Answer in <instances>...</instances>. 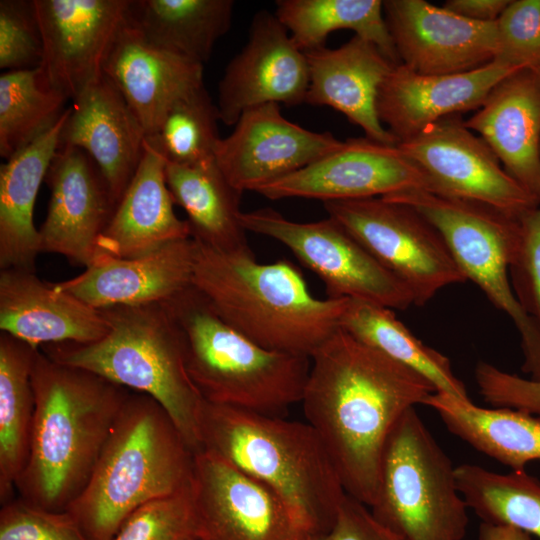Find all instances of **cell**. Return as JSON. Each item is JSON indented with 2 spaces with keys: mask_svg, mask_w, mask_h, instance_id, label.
<instances>
[{
  "mask_svg": "<svg viewBox=\"0 0 540 540\" xmlns=\"http://www.w3.org/2000/svg\"><path fill=\"white\" fill-rule=\"evenodd\" d=\"M301 403L345 492L375 501L384 450L394 427L436 391L415 370L338 328L310 356Z\"/></svg>",
  "mask_w": 540,
  "mask_h": 540,
  "instance_id": "cell-1",
  "label": "cell"
},
{
  "mask_svg": "<svg viewBox=\"0 0 540 540\" xmlns=\"http://www.w3.org/2000/svg\"><path fill=\"white\" fill-rule=\"evenodd\" d=\"M35 408L18 497L65 511L81 494L129 390L95 373L49 358L40 348L32 369Z\"/></svg>",
  "mask_w": 540,
  "mask_h": 540,
  "instance_id": "cell-2",
  "label": "cell"
},
{
  "mask_svg": "<svg viewBox=\"0 0 540 540\" xmlns=\"http://www.w3.org/2000/svg\"><path fill=\"white\" fill-rule=\"evenodd\" d=\"M196 242L192 285L227 324L263 348L310 357L338 328L349 299H319L286 260Z\"/></svg>",
  "mask_w": 540,
  "mask_h": 540,
  "instance_id": "cell-3",
  "label": "cell"
},
{
  "mask_svg": "<svg viewBox=\"0 0 540 540\" xmlns=\"http://www.w3.org/2000/svg\"><path fill=\"white\" fill-rule=\"evenodd\" d=\"M194 451L152 397L130 392L68 511L88 540H111L139 507L187 490Z\"/></svg>",
  "mask_w": 540,
  "mask_h": 540,
  "instance_id": "cell-4",
  "label": "cell"
},
{
  "mask_svg": "<svg viewBox=\"0 0 540 540\" xmlns=\"http://www.w3.org/2000/svg\"><path fill=\"white\" fill-rule=\"evenodd\" d=\"M200 435L201 449L267 485L314 537L331 527L347 493L307 422L204 401Z\"/></svg>",
  "mask_w": 540,
  "mask_h": 540,
  "instance_id": "cell-5",
  "label": "cell"
},
{
  "mask_svg": "<svg viewBox=\"0 0 540 540\" xmlns=\"http://www.w3.org/2000/svg\"><path fill=\"white\" fill-rule=\"evenodd\" d=\"M100 310L109 325L101 339L40 349L56 362L152 397L169 414L190 448L200 450L204 400L187 372L183 340L164 302Z\"/></svg>",
  "mask_w": 540,
  "mask_h": 540,
  "instance_id": "cell-6",
  "label": "cell"
},
{
  "mask_svg": "<svg viewBox=\"0 0 540 540\" xmlns=\"http://www.w3.org/2000/svg\"><path fill=\"white\" fill-rule=\"evenodd\" d=\"M164 304L181 334L187 372L205 402L279 417L301 402L310 357L254 343L222 320L193 285Z\"/></svg>",
  "mask_w": 540,
  "mask_h": 540,
  "instance_id": "cell-7",
  "label": "cell"
},
{
  "mask_svg": "<svg viewBox=\"0 0 540 540\" xmlns=\"http://www.w3.org/2000/svg\"><path fill=\"white\" fill-rule=\"evenodd\" d=\"M468 509L450 458L409 409L387 441L372 515L402 540H462Z\"/></svg>",
  "mask_w": 540,
  "mask_h": 540,
  "instance_id": "cell-8",
  "label": "cell"
},
{
  "mask_svg": "<svg viewBox=\"0 0 540 540\" xmlns=\"http://www.w3.org/2000/svg\"><path fill=\"white\" fill-rule=\"evenodd\" d=\"M383 198L412 207L439 231L466 280L474 282L512 320L521 338L522 371L540 381V333L518 303L509 278L520 218L488 205L425 190Z\"/></svg>",
  "mask_w": 540,
  "mask_h": 540,
  "instance_id": "cell-9",
  "label": "cell"
},
{
  "mask_svg": "<svg viewBox=\"0 0 540 540\" xmlns=\"http://www.w3.org/2000/svg\"><path fill=\"white\" fill-rule=\"evenodd\" d=\"M324 208L408 288L414 305L466 281L439 231L412 207L371 197L324 202Z\"/></svg>",
  "mask_w": 540,
  "mask_h": 540,
  "instance_id": "cell-10",
  "label": "cell"
},
{
  "mask_svg": "<svg viewBox=\"0 0 540 540\" xmlns=\"http://www.w3.org/2000/svg\"><path fill=\"white\" fill-rule=\"evenodd\" d=\"M246 232L272 238L325 284L328 298L352 299L389 309L414 305L408 288L331 217L295 222L272 208L241 212Z\"/></svg>",
  "mask_w": 540,
  "mask_h": 540,
  "instance_id": "cell-11",
  "label": "cell"
},
{
  "mask_svg": "<svg viewBox=\"0 0 540 540\" xmlns=\"http://www.w3.org/2000/svg\"><path fill=\"white\" fill-rule=\"evenodd\" d=\"M397 146L424 173L429 192L488 205L517 218L540 205L460 115L442 118Z\"/></svg>",
  "mask_w": 540,
  "mask_h": 540,
  "instance_id": "cell-12",
  "label": "cell"
},
{
  "mask_svg": "<svg viewBox=\"0 0 540 540\" xmlns=\"http://www.w3.org/2000/svg\"><path fill=\"white\" fill-rule=\"evenodd\" d=\"M196 540H314L267 485L212 452L194 453Z\"/></svg>",
  "mask_w": 540,
  "mask_h": 540,
  "instance_id": "cell-13",
  "label": "cell"
},
{
  "mask_svg": "<svg viewBox=\"0 0 540 540\" xmlns=\"http://www.w3.org/2000/svg\"><path fill=\"white\" fill-rule=\"evenodd\" d=\"M429 191L422 171L397 145L367 137L350 138L308 166L256 190L270 199H319L324 202L385 197Z\"/></svg>",
  "mask_w": 540,
  "mask_h": 540,
  "instance_id": "cell-14",
  "label": "cell"
},
{
  "mask_svg": "<svg viewBox=\"0 0 540 540\" xmlns=\"http://www.w3.org/2000/svg\"><path fill=\"white\" fill-rule=\"evenodd\" d=\"M46 83L73 100L103 73L130 0H33Z\"/></svg>",
  "mask_w": 540,
  "mask_h": 540,
  "instance_id": "cell-15",
  "label": "cell"
},
{
  "mask_svg": "<svg viewBox=\"0 0 540 540\" xmlns=\"http://www.w3.org/2000/svg\"><path fill=\"white\" fill-rule=\"evenodd\" d=\"M342 143L330 132L311 131L289 121L279 104L270 103L242 113L232 133L217 143L214 160L236 190L256 192Z\"/></svg>",
  "mask_w": 540,
  "mask_h": 540,
  "instance_id": "cell-16",
  "label": "cell"
},
{
  "mask_svg": "<svg viewBox=\"0 0 540 540\" xmlns=\"http://www.w3.org/2000/svg\"><path fill=\"white\" fill-rule=\"evenodd\" d=\"M309 86L305 52L274 13L258 11L248 40L229 62L218 85L220 121L235 125L242 113L264 104L305 102Z\"/></svg>",
  "mask_w": 540,
  "mask_h": 540,
  "instance_id": "cell-17",
  "label": "cell"
},
{
  "mask_svg": "<svg viewBox=\"0 0 540 540\" xmlns=\"http://www.w3.org/2000/svg\"><path fill=\"white\" fill-rule=\"evenodd\" d=\"M400 64L419 74L468 72L493 61L495 22H477L425 0L383 1Z\"/></svg>",
  "mask_w": 540,
  "mask_h": 540,
  "instance_id": "cell-18",
  "label": "cell"
},
{
  "mask_svg": "<svg viewBox=\"0 0 540 540\" xmlns=\"http://www.w3.org/2000/svg\"><path fill=\"white\" fill-rule=\"evenodd\" d=\"M45 182L50 199L38 229L41 252L62 255L74 265L90 266L117 206L104 176L84 150L59 146Z\"/></svg>",
  "mask_w": 540,
  "mask_h": 540,
  "instance_id": "cell-19",
  "label": "cell"
},
{
  "mask_svg": "<svg viewBox=\"0 0 540 540\" xmlns=\"http://www.w3.org/2000/svg\"><path fill=\"white\" fill-rule=\"evenodd\" d=\"M59 146L84 150L118 204L144 153L145 130L111 80L102 73L72 100Z\"/></svg>",
  "mask_w": 540,
  "mask_h": 540,
  "instance_id": "cell-20",
  "label": "cell"
},
{
  "mask_svg": "<svg viewBox=\"0 0 540 540\" xmlns=\"http://www.w3.org/2000/svg\"><path fill=\"white\" fill-rule=\"evenodd\" d=\"M195 256L190 237L137 257H98L54 285L96 309L164 302L192 285Z\"/></svg>",
  "mask_w": 540,
  "mask_h": 540,
  "instance_id": "cell-21",
  "label": "cell"
},
{
  "mask_svg": "<svg viewBox=\"0 0 540 540\" xmlns=\"http://www.w3.org/2000/svg\"><path fill=\"white\" fill-rule=\"evenodd\" d=\"M514 70L491 61L468 72L429 75L397 64L380 88L379 118L398 144L442 118L478 109Z\"/></svg>",
  "mask_w": 540,
  "mask_h": 540,
  "instance_id": "cell-22",
  "label": "cell"
},
{
  "mask_svg": "<svg viewBox=\"0 0 540 540\" xmlns=\"http://www.w3.org/2000/svg\"><path fill=\"white\" fill-rule=\"evenodd\" d=\"M504 170L540 203V77L519 68L500 80L465 121Z\"/></svg>",
  "mask_w": 540,
  "mask_h": 540,
  "instance_id": "cell-23",
  "label": "cell"
},
{
  "mask_svg": "<svg viewBox=\"0 0 540 540\" xmlns=\"http://www.w3.org/2000/svg\"><path fill=\"white\" fill-rule=\"evenodd\" d=\"M309 86L305 102L331 107L373 141L397 145L377 110L379 91L395 66L372 42L354 35L342 46L305 52Z\"/></svg>",
  "mask_w": 540,
  "mask_h": 540,
  "instance_id": "cell-24",
  "label": "cell"
},
{
  "mask_svg": "<svg viewBox=\"0 0 540 540\" xmlns=\"http://www.w3.org/2000/svg\"><path fill=\"white\" fill-rule=\"evenodd\" d=\"M0 330L35 348L91 343L109 325L100 309L42 281L36 272L0 270Z\"/></svg>",
  "mask_w": 540,
  "mask_h": 540,
  "instance_id": "cell-25",
  "label": "cell"
},
{
  "mask_svg": "<svg viewBox=\"0 0 540 540\" xmlns=\"http://www.w3.org/2000/svg\"><path fill=\"white\" fill-rule=\"evenodd\" d=\"M203 67L148 44L124 22L105 59L103 73L151 137L172 104L204 84Z\"/></svg>",
  "mask_w": 540,
  "mask_h": 540,
  "instance_id": "cell-26",
  "label": "cell"
},
{
  "mask_svg": "<svg viewBox=\"0 0 540 540\" xmlns=\"http://www.w3.org/2000/svg\"><path fill=\"white\" fill-rule=\"evenodd\" d=\"M165 167L166 159L146 137L141 162L98 240L95 259L137 257L191 237L187 221L174 212Z\"/></svg>",
  "mask_w": 540,
  "mask_h": 540,
  "instance_id": "cell-27",
  "label": "cell"
},
{
  "mask_svg": "<svg viewBox=\"0 0 540 540\" xmlns=\"http://www.w3.org/2000/svg\"><path fill=\"white\" fill-rule=\"evenodd\" d=\"M70 111V107L66 108L51 128L0 167V270L36 272L41 250L33 219L35 201L59 148L60 134Z\"/></svg>",
  "mask_w": 540,
  "mask_h": 540,
  "instance_id": "cell-28",
  "label": "cell"
},
{
  "mask_svg": "<svg viewBox=\"0 0 540 540\" xmlns=\"http://www.w3.org/2000/svg\"><path fill=\"white\" fill-rule=\"evenodd\" d=\"M423 405L434 409L452 434L512 471H525L540 460V417L507 407L483 408L441 391Z\"/></svg>",
  "mask_w": 540,
  "mask_h": 540,
  "instance_id": "cell-29",
  "label": "cell"
},
{
  "mask_svg": "<svg viewBox=\"0 0 540 540\" xmlns=\"http://www.w3.org/2000/svg\"><path fill=\"white\" fill-rule=\"evenodd\" d=\"M232 0H130L125 22L150 45L201 64L231 27Z\"/></svg>",
  "mask_w": 540,
  "mask_h": 540,
  "instance_id": "cell-30",
  "label": "cell"
},
{
  "mask_svg": "<svg viewBox=\"0 0 540 540\" xmlns=\"http://www.w3.org/2000/svg\"><path fill=\"white\" fill-rule=\"evenodd\" d=\"M167 186L187 215L191 237L221 251L249 248L240 222V198L214 159L193 165L166 161Z\"/></svg>",
  "mask_w": 540,
  "mask_h": 540,
  "instance_id": "cell-31",
  "label": "cell"
},
{
  "mask_svg": "<svg viewBox=\"0 0 540 540\" xmlns=\"http://www.w3.org/2000/svg\"><path fill=\"white\" fill-rule=\"evenodd\" d=\"M38 348L0 333V501L16 491L28 459L35 408L32 369Z\"/></svg>",
  "mask_w": 540,
  "mask_h": 540,
  "instance_id": "cell-32",
  "label": "cell"
},
{
  "mask_svg": "<svg viewBox=\"0 0 540 540\" xmlns=\"http://www.w3.org/2000/svg\"><path fill=\"white\" fill-rule=\"evenodd\" d=\"M340 328L420 373L434 385L436 391L469 398L464 383L453 372L450 360L419 340L396 318L392 309L349 299L340 319Z\"/></svg>",
  "mask_w": 540,
  "mask_h": 540,
  "instance_id": "cell-33",
  "label": "cell"
},
{
  "mask_svg": "<svg viewBox=\"0 0 540 540\" xmlns=\"http://www.w3.org/2000/svg\"><path fill=\"white\" fill-rule=\"evenodd\" d=\"M274 14L303 52L323 47L331 32L346 29L400 64L381 0H278Z\"/></svg>",
  "mask_w": 540,
  "mask_h": 540,
  "instance_id": "cell-34",
  "label": "cell"
},
{
  "mask_svg": "<svg viewBox=\"0 0 540 540\" xmlns=\"http://www.w3.org/2000/svg\"><path fill=\"white\" fill-rule=\"evenodd\" d=\"M459 492L482 522L509 525L540 539V482L525 471L496 473L474 464L455 467Z\"/></svg>",
  "mask_w": 540,
  "mask_h": 540,
  "instance_id": "cell-35",
  "label": "cell"
},
{
  "mask_svg": "<svg viewBox=\"0 0 540 540\" xmlns=\"http://www.w3.org/2000/svg\"><path fill=\"white\" fill-rule=\"evenodd\" d=\"M68 99L51 88L39 67L0 76V155L9 159L61 117Z\"/></svg>",
  "mask_w": 540,
  "mask_h": 540,
  "instance_id": "cell-36",
  "label": "cell"
},
{
  "mask_svg": "<svg viewBox=\"0 0 540 540\" xmlns=\"http://www.w3.org/2000/svg\"><path fill=\"white\" fill-rule=\"evenodd\" d=\"M220 116L205 85L191 90L168 109L151 139L166 161L193 165L214 159Z\"/></svg>",
  "mask_w": 540,
  "mask_h": 540,
  "instance_id": "cell-37",
  "label": "cell"
},
{
  "mask_svg": "<svg viewBox=\"0 0 540 540\" xmlns=\"http://www.w3.org/2000/svg\"><path fill=\"white\" fill-rule=\"evenodd\" d=\"M111 540H196L191 485L183 492L139 507Z\"/></svg>",
  "mask_w": 540,
  "mask_h": 540,
  "instance_id": "cell-38",
  "label": "cell"
},
{
  "mask_svg": "<svg viewBox=\"0 0 540 540\" xmlns=\"http://www.w3.org/2000/svg\"><path fill=\"white\" fill-rule=\"evenodd\" d=\"M493 61L519 69L540 63V0L510 1L496 20Z\"/></svg>",
  "mask_w": 540,
  "mask_h": 540,
  "instance_id": "cell-39",
  "label": "cell"
},
{
  "mask_svg": "<svg viewBox=\"0 0 540 540\" xmlns=\"http://www.w3.org/2000/svg\"><path fill=\"white\" fill-rule=\"evenodd\" d=\"M43 42L33 0L0 1V68L39 67Z\"/></svg>",
  "mask_w": 540,
  "mask_h": 540,
  "instance_id": "cell-40",
  "label": "cell"
},
{
  "mask_svg": "<svg viewBox=\"0 0 540 540\" xmlns=\"http://www.w3.org/2000/svg\"><path fill=\"white\" fill-rule=\"evenodd\" d=\"M0 540H88L68 511H51L20 497L2 504Z\"/></svg>",
  "mask_w": 540,
  "mask_h": 540,
  "instance_id": "cell-41",
  "label": "cell"
},
{
  "mask_svg": "<svg viewBox=\"0 0 540 540\" xmlns=\"http://www.w3.org/2000/svg\"><path fill=\"white\" fill-rule=\"evenodd\" d=\"M520 224L509 278L518 303L540 333V205L524 214Z\"/></svg>",
  "mask_w": 540,
  "mask_h": 540,
  "instance_id": "cell-42",
  "label": "cell"
},
{
  "mask_svg": "<svg viewBox=\"0 0 540 540\" xmlns=\"http://www.w3.org/2000/svg\"><path fill=\"white\" fill-rule=\"evenodd\" d=\"M478 391L491 407H507L540 417V381L505 372L479 361L475 368Z\"/></svg>",
  "mask_w": 540,
  "mask_h": 540,
  "instance_id": "cell-43",
  "label": "cell"
},
{
  "mask_svg": "<svg viewBox=\"0 0 540 540\" xmlns=\"http://www.w3.org/2000/svg\"><path fill=\"white\" fill-rule=\"evenodd\" d=\"M367 508L346 494L331 527L314 540H402L379 523Z\"/></svg>",
  "mask_w": 540,
  "mask_h": 540,
  "instance_id": "cell-44",
  "label": "cell"
},
{
  "mask_svg": "<svg viewBox=\"0 0 540 540\" xmlns=\"http://www.w3.org/2000/svg\"><path fill=\"white\" fill-rule=\"evenodd\" d=\"M510 0H448L443 7L461 17L477 22H495Z\"/></svg>",
  "mask_w": 540,
  "mask_h": 540,
  "instance_id": "cell-45",
  "label": "cell"
},
{
  "mask_svg": "<svg viewBox=\"0 0 540 540\" xmlns=\"http://www.w3.org/2000/svg\"><path fill=\"white\" fill-rule=\"evenodd\" d=\"M478 540H531V535L513 526L481 522Z\"/></svg>",
  "mask_w": 540,
  "mask_h": 540,
  "instance_id": "cell-46",
  "label": "cell"
},
{
  "mask_svg": "<svg viewBox=\"0 0 540 540\" xmlns=\"http://www.w3.org/2000/svg\"><path fill=\"white\" fill-rule=\"evenodd\" d=\"M533 68L537 71V73H538V75L540 77V63L537 64L536 66H534Z\"/></svg>",
  "mask_w": 540,
  "mask_h": 540,
  "instance_id": "cell-47",
  "label": "cell"
}]
</instances>
